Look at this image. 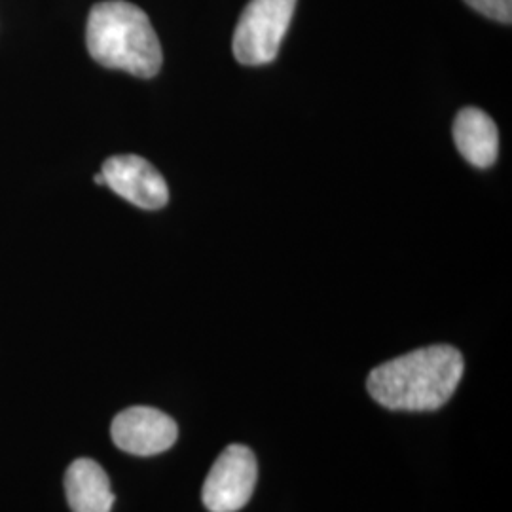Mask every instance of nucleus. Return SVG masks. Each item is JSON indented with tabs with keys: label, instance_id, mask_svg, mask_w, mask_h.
Returning a JSON list of instances; mask_svg holds the SVG:
<instances>
[{
	"label": "nucleus",
	"instance_id": "nucleus-9",
	"mask_svg": "<svg viewBox=\"0 0 512 512\" xmlns=\"http://www.w3.org/2000/svg\"><path fill=\"white\" fill-rule=\"evenodd\" d=\"M473 10L499 23H511L512 0H465Z\"/></svg>",
	"mask_w": 512,
	"mask_h": 512
},
{
	"label": "nucleus",
	"instance_id": "nucleus-6",
	"mask_svg": "<svg viewBox=\"0 0 512 512\" xmlns=\"http://www.w3.org/2000/svg\"><path fill=\"white\" fill-rule=\"evenodd\" d=\"M101 173L114 194L141 209L156 211L169 202V188L162 173L141 156H112Z\"/></svg>",
	"mask_w": 512,
	"mask_h": 512
},
{
	"label": "nucleus",
	"instance_id": "nucleus-7",
	"mask_svg": "<svg viewBox=\"0 0 512 512\" xmlns=\"http://www.w3.org/2000/svg\"><path fill=\"white\" fill-rule=\"evenodd\" d=\"M454 141L459 154L478 169L495 164L499 154V131L484 110L469 107L459 110L454 120Z\"/></svg>",
	"mask_w": 512,
	"mask_h": 512
},
{
	"label": "nucleus",
	"instance_id": "nucleus-4",
	"mask_svg": "<svg viewBox=\"0 0 512 512\" xmlns=\"http://www.w3.org/2000/svg\"><path fill=\"white\" fill-rule=\"evenodd\" d=\"M258 463L251 448L228 446L213 463L203 484L202 501L209 512H238L255 492Z\"/></svg>",
	"mask_w": 512,
	"mask_h": 512
},
{
	"label": "nucleus",
	"instance_id": "nucleus-8",
	"mask_svg": "<svg viewBox=\"0 0 512 512\" xmlns=\"http://www.w3.org/2000/svg\"><path fill=\"white\" fill-rule=\"evenodd\" d=\"M65 494L73 512H110L114 494L105 469L93 459H76L65 473Z\"/></svg>",
	"mask_w": 512,
	"mask_h": 512
},
{
	"label": "nucleus",
	"instance_id": "nucleus-3",
	"mask_svg": "<svg viewBox=\"0 0 512 512\" xmlns=\"http://www.w3.org/2000/svg\"><path fill=\"white\" fill-rule=\"evenodd\" d=\"M296 0H251L234 31L232 50L241 65L272 63L293 21Z\"/></svg>",
	"mask_w": 512,
	"mask_h": 512
},
{
	"label": "nucleus",
	"instance_id": "nucleus-10",
	"mask_svg": "<svg viewBox=\"0 0 512 512\" xmlns=\"http://www.w3.org/2000/svg\"><path fill=\"white\" fill-rule=\"evenodd\" d=\"M93 183L105 184V177H103V173H97V175H95V177H93Z\"/></svg>",
	"mask_w": 512,
	"mask_h": 512
},
{
	"label": "nucleus",
	"instance_id": "nucleus-1",
	"mask_svg": "<svg viewBox=\"0 0 512 512\" xmlns=\"http://www.w3.org/2000/svg\"><path fill=\"white\" fill-rule=\"evenodd\" d=\"M463 355L446 344L427 346L376 366L366 380L370 397L393 412H433L452 399L463 378Z\"/></svg>",
	"mask_w": 512,
	"mask_h": 512
},
{
	"label": "nucleus",
	"instance_id": "nucleus-2",
	"mask_svg": "<svg viewBox=\"0 0 512 512\" xmlns=\"http://www.w3.org/2000/svg\"><path fill=\"white\" fill-rule=\"evenodd\" d=\"M86 44L93 59L137 78H152L162 69V46L147 14L126 0L95 4L88 18Z\"/></svg>",
	"mask_w": 512,
	"mask_h": 512
},
{
	"label": "nucleus",
	"instance_id": "nucleus-5",
	"mask_svg": "<svg viewBox=\"0 0 512 512\" xmlns=\"http://www.w3.org/2000/svg\"><path fill=\"white\" fill-rule=\"evenodd\" d=\"M110 435L122 452L148 458L169 450L177 442L179 427L162 410L131 406L114 418Z\"/></svg>",
	"mask_w": 512,
	"mask_h": 512
}]
</instances>
